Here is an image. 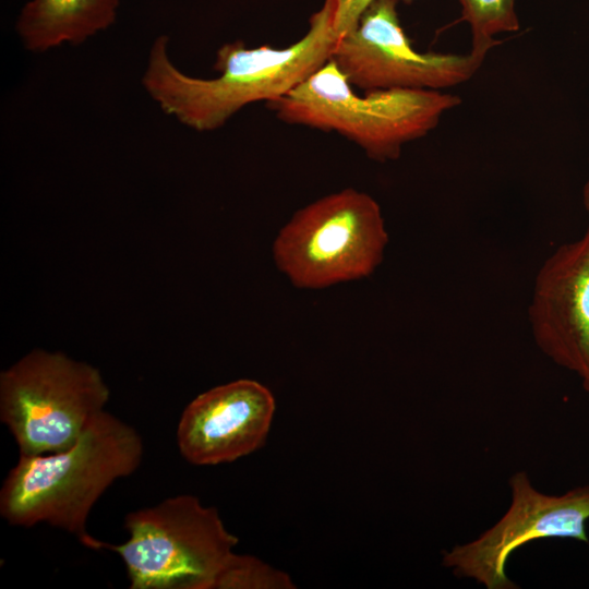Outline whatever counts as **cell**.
<instances>
[{"instance_id": "cell-9", "label": "cell", "mask_w": 589, "mask_h": 589, "mask_svg": "<svg viewBox=\"0 0 589 589\" xmlns=\"http://www.w3.org/2000/svg\"><path fill=\"white\" fill-rule=\"evenodd\" d=\"M275 410L272 392L257 381L241 378L215 386L182 411L178 449L195 466L232 462L265 443Z\"/></svg>"}, {"instance_id": "cell-3", "label": "cell", "mask_w": 589, "mask_h": 589, "mask_svg": "<svg viewBox=\"0 0 589 589\" xmlns=\"http://www.w3.org/2000/svg\"><path fill=\"white\" fill-rule=\"evenodd\" d=\"M460 103L457 95L431 89H378L361 96L330 59L266 107L283 122L337 132L369 158L385 163L397 159L405 144L434 130Z\"/></svg>"}, {"instance_id": "cell-11", "label": "cell", "mask_w": 589, "mask_h": 589, "mask_svg": "<svg viewBox=\"0 0 589 589\" xmlns=\"http://www.w3.org/2000/svg\"><path fill=\"white\" fill-rule=\"evenodd\" d=\"M121 0H29L16 20L23 46L44 52L80 45L110 27Z\"/></svg>"}, {"instance_id": "cell-10", "label": "cell", "mask_w": 589, "mask_h": 589, "mask_svg": "<svg viewBox=\"0 0 589 589\" xmlns=\"http://www.w3.org/2000/svg\"><path fill=\"white\" fill-rule=\"evenodd\" d=\"M528 316L540 351L579 376L589 361V227L544 261Z\"/></svg>"}, {"instance_id": "cell-1", "label": "cell", "mask_w": 589, "mask_h": 589, "mask_svg": "<svg viewBox=\"0 0 589 589\" xmlns=\"http://www.w3.org/2000/svg\"><path fill=\"white\" fill-rule=\"evenodd\" d=\"M333 9L325 0L310 19L303 37L284 48H248L240 40L216 53L213 79L191 76L168 55V38L160 36L149 49L142 84L168 116L199 131H214L245 106L283 97L330 60L339 40Z\"/></svg>"}, {"instance_id": "cell-7", "label": "cell", "mask_w": 589, "mask_h": 589, "mask_svg": "<svg viewBox=\"0 0 589 589\" xmlns=\"http://www.w3.org/2000/svg\"><path fill=\"white\" fill-rule=\"evenodd\" d=\"M510 503L505 514L476 539L456 544L442 555V565L455 576L486 589H516L506 573L510 555L520 546L543 539L588 542L589 485L563 494L538 490L526 471L508 481Z\"/></svg>"}, {"instance_id": "cell-13", "label": "cell", "mask_w": 589, "mask_h": 589, "mask_svg": "<svg viewBox=\"0 0 589 589\" xmlns=\"http://www.w3.org/2000/svg\"><path fill=\"white\" fill-rule=\"evenodd\" d=\"M290 576L248 554L230 556L217 576L214 589H292Z\"/></svg>"}, {"instance_id": "cell-14", "label": "cell", "mask_w": 589, "mask_h": 589, "mask_svg": "<svg viewBox=\"0 0 589 589\" xmlns=\"http://www.w3.org/2000/svg\"><path fill=\"white\" fill-rule=\"evenodd\" d=\"M333 9V25L339 37L352 31L375 0H327ZM410 1V0H406Z\"/></svg>"}, {"instance_id": "cell-5", "label": "cell", "mask_w": 589, "mask_h": 589, "mask_svg": "<svg viewBox=\"0 0 589 589\" xmlns=\"http://www.w3.org/2000/svg\"><path fill=\"white\" fill-rule=\"evenodd\" d=\"M387 243L378 203L348 188L296 212L274 240L273 259L293 286L321 289L370 276Z\"/></svg>"}, {"instance_id": "cell-8", "label": "cell", "mask_w": 589, "mask_h": 589, "mask_svg": "<svg viewBox=\"0 0 589 589\" xmlns=\"http://www.w3.org/2000/svg\"><path fill=\"white\" fill-rule=\"evenodd\" d=\"M397 0H375L358 25L341 36L332 60L349 83L365 92L378 89L443 91L470 80L486 52H420L412 47L396 10Z\"/></svg>"}, {"instance_id": "cell-12", "label": "cell", "mask_w": 589, "mask_h": 589, "mask_svg": "<svg viewBox=\"0 0 589 589\" xmlns=\"http://www.w3.org/2000/svg\"><path fill=\"white\" fill-rule=\"evenodd\" d=\"M460 20L471 31V50L489 52L498 41L495 36L519 29L516 0H459Z\"/></svg>"}, {"instance_id": "cell-6", "label": "cell", "mask_w": 589, "mask_h": 589, "mask_svg": "<svg viewBox=\"0 0 589 589\" xmlns=\"http://www.w3.org/2000/svg\"><path fill=\"white\" fill-rule=\"evenodd\" d=\"M109 398L98 369L61 352L35 349L0 374V421L23 455L69 448Z\"/></svg>"}, {"instance_id": "cell-16", "label": "cell", "mask_w": 589, "mask_h": 589, "mask_svg": "<svg viewBox=\"0 0 589 589\" xmlns=\"http://www.w3.org/2000/svg\"><path fill=\"white\" fill-rule=\"evenodd\" d=\"M582 203L586 212L589 215V177L582 189Z\"/></svg>"}, {"instance_id": "cell-4", "label": "cell", "mask_w": 589, "mask_h": 589, "mask_svg": "<svg viewBox=\"0 0 589 589\" xmlns=\"http://www.w3.org/2000/svg\"><path fill=\"white\" fill-rule=\"evenodd\" d=\"M124 527L125 542L99 541L98 550L121 557L131 589H214L239 542L217 508L190 494L131 512Z\"/></svg>"}, {"instance_id": "cell-15", "label": "cell", "mask_w": 589, "mask_h": 589, "mask_svg": "<svg viewBox=\"0 0 589 589\" xmlns=\"http://www.w3.org/2000/svg\"><path fill=\"white\" fill-rule=\"evenodd\" d=\"M580 380H581V385H582V388L587 395V398L589 400V361L586 365V368L584 369V371L580 373L579 375Z\"/></svg>"}, {"instance_id": "cell-2", "label": "cell", "mask_w": 589, "mask_h": 589, "mask_svg": "<svg viewBox=\"0 0 589 589\" xmlns=\"http://www.w3.org/2000/svg\"><path fill=\"white\" fill-rule=\"evenodd\" d=\"M144 445L137 431L103 411L69 448L43 455L20 454L0 490V515L11 526L47 524L89 548L92 508L109 486L140 467Z\"/></svg>"}]
</instances>
